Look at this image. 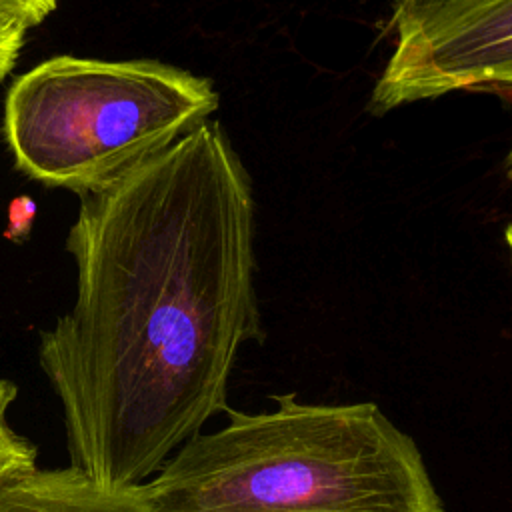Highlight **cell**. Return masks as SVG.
<instances>
[{"label":"cell","mask_w":512,"mask_h":512,"mask_svg":"<svg viewBox=\"0 0 512 512\" xmlns=\"http://www.w3.org/2000/svg\"><path fill=\"white\" fill-rule=\"evenodd\" d=\"M58 6V0H0V8L22 18L28 28L40 26Z\"/></svg>","instance_id":"9"},{"label":"cell","mask_w":512,"mask_h":512,"mask_svg":"<svg viewBox=\"0 0 512 512\" xmlns=\"http://www.w3.org/2000/svg\"><path fill=\"white\" fill-rule=\"evenodd\" d=\"M16 400V386L0 378V484L36 466V446L10 422V408Z\"/></svg>","instance_id":"6"},{"label":"cell","mask_w":512,"mask_h":512,"mask_svg":"<svg viewBox=\"0 0 512 512\" xmlns=\"http://www.w3.org/2000/svg\"><path fill=\"white\" fill-rule=\"evenodd\" d=\"M212 82L148 58L52 56L12 80L2 134L28 178L94 192L218 108Z\"/></svg>","instance_id":"3"},{"label":"cell","mask_w":512,"mask_h":512,"mask_svg":"<svg viewBox=\"0 0 512 512\" xmlns=\"http://www.w3.org/2000/svg\"><path fill=\"white\" fill-rule=\"evenodd\" d=\"M394 52L374 84V114L456 90L512 86V0H398Z\"/></svg>","instance_id":"4"},{"label":"cell","mask_w":512,"mask_h":512,"mask_svg":"<svg viewBox=\"0 0 512 512\" xmlns=\"http://www.w3.org/2000/svg\"><path fill=\"white\" fill-rule=\"evenodd\" d=\"M36 202L28 194L14 196L8 204V224L4 230V238L12 242H22L28 238L34 218H36Z\"/></svg>","instance_id":"8"},{"label":"cell","mask_w":512,"mask_h":512,"mask_svg":"<svg viewBox=\"0 0 512 512\" xmlns=\"http://www.w3.org/2000/svg\"><path fill=\"white\" fill-rule=\"evenodd\" d=\"M66 250L76 296L38 362L70 466L140 486L226 412L234 362L264 336L252 184L222 126L204 120L82 194Z\"/></svg>","instance_id":"1"},{"label":"cell","mask_w":512,"mask_h":512,"mask_svg":"<svg viewBox=\"0 0 512 512\" xmlns=\"http://www.w3.org/2000/svg\"><path fill=\"white\" fill-rule=\"evenodd\" d=\"M0 512H144L138 486L108 488L74 466L30 468L0 484Z\"/></svg>","instance_id":"5"},{"label":"cell","mask_w":512,"mask_h":512,"mask_svg":"<svg viewBox=\"0 0 512 512\" xmlns=\"http://www.w3.org/2000/svg\"><path fill=\"white\" fill-rule=\"evenodd\" d=\"M28 30L22 18L0 8V84L14 70Z\"/></svg>","instance_id":"7"},{"label":"cell","mask_w":512,"mask_h":512,"mask_svg":"<svg viewBox=\"0 0 512 512\" xmlns=\"http://www.w3.org/2000/svg\"><path fill=\"white\" fill-rule=\"evenodd\" d=\"M188 438L138 486L144 512H444L410 434L374 402L296 392Z\"/></svg>","instance_id":"2"}]
</instances>
